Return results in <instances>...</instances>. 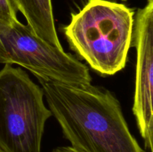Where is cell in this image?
I'll return each instance as SVG.
<instances>
[{"mask_svg":"<svg viewBox=\"0 0 153 152\" xmlns=\"http://www.w3.org/2000/svg\"><path fill=\"white\" fill-rule=\"evenodd\" d=\"M49 109L77 152H144L107 89L36 77Z\"/></svg>","mask_w":153,"mask_h":152,"instance_id":"1","label":"cell"},{"mask_svg":"<svg viewBox=\"0 0 153 152\" xmlns=\"http://www.w3.org/2000/svg\"><path fill=\"white\" fill-rule=\"evenodd\" d=\"M134 9L108 0H88L64 28L70 48L102 75L125 68L132 45Z\"/></svg>","mask_w":153,"mask_h":152,"instance_id":"2","label":"cell"},{"mask_svg":"<svg viewBox=\"0 0 153 152\" xmlns=\"http://www.w3.org/2000/svg\"><path fill=\"white\" fill-rule=\"evenodd\" d=\"M42 87L19 67L0 70V149L41 152L46 122L52 116Z\"/></svg>","mask_w":153,"mask_h":152,"instance_id":"3","label":"cell"},{"mask_svg":"<svg viewBox=\"0 0 153 152\" xmlns=\"http://www.w3.org/2000/svg\"><path fill=\"white\" fill-rule=\"evenodd\" d=\"M0 63L16 64L35 77L74 84H89L86 65L70 54L51 45L19 20L0 22Z\"/></svg>","mask_w":153,"mask_h":152,"instance_id":"4","label":"cell"},{"mask_svg":"<svg viewBox=\"0 0 153 152\" xmlns=\"http://www.w3.org/2000/svg\"><path fill=\"white\" fill-rule=\"evenodd\" d=\"M134 14L132 45L137 62L132 110L145 148L152 152L153 0H147Z\"/></svg>","mask_w":153,"mask_h":152,"instance_id":"5","label":"cell"},{"mask_svg":"<svg viewBox=\"0 0 153 152\" xmlns=\"http://www.w3.org/2000/svg\"><path fill=\"white\" fill-rule=\"evenodd\" d=\"M27 25L38 37L54 46L62 48L55 29L52 0H12Z\"/></svg>","mask_w":153,"mask_h":152,"instance_id":"6","label":"cell"},{"mask_svg":"<svg viewBox=\"0 0 153 152\" xmlns=\"http://www.w3.org/2000/svg\"><path fill=\"white\" fill-rule=\"evenodd\" d=\"M17 19V10L12 0H0V22L10 24Z\"/></svg>","mask_w":153,"mask_h":152,"instance_id":"7","label":"cell"},{"mask_svg":"<svg viewBox=\"0 0 153 152\" xmlns=\"http://www.w3.org/2000/svg\"><path fill=\"white\" fill-rule=\"evenodd\" d=\"M52 152H77L70 146H61L54 149Z\"/></svg>","mask_w":153,"mask_h":152,"instance_id":"8","label":"cell"},{"mask_svg":"<svg viewBox=\"0 0 153 152\" xmlns=\"http://www.w3.org/2000/svg\"><path fill=\"white\" fill-rule=\"evenodd\" d=\"M120 1H126L127 0H120Z\"/></svg>","mask_w":153,"mask_h":152,"instance_id":"9","label":"cell"},{"mask_svg":"<svg viewBox=\"0 0 153 152\" xmlns=\"http://www.w3.org/2000/svg\"><path fill=\"white\" fill-rule=\"evenodd\" d=\"M0 152H3V151H1V149H0Z\"/></svg>","mask_w":153,"mask_h":152,"instance_id":"10","label":"cell"}]
</instances>
